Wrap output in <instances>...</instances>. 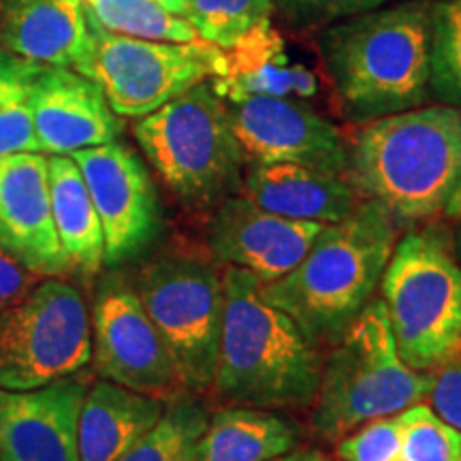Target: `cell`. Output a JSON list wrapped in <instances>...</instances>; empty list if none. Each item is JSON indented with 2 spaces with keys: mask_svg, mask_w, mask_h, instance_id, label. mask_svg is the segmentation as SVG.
I'll return each mask as SVG.
<instances>
[{
  "mask_svg": "<svg viewBox=\"0 0 461 461\" xmlns=\"http://www.w3.org/2000/svg\"><path fill=\"white\" fill-rule=\"evenodd\" d=\"M224 319L214 384L240 406L291 411L312 406L322 359L319 346L263 295V282L227 265Z\"/></svg>",
  "mask_w": 461,
  "mask_h": 461,
  "instance_id": "obj_1",
  "label": "cell"
},
{
  "mask_svg": "<svg viewBox=\"0 0 461 461\" xmlns=\"http://www.w3.org/2000/svg\"><path fill=\"white\" fill-rule=\"evenodd\" d=\"M431 5L411 0L321 28L319 50L353 122L408 112L429 99Z\"/></svg>",
  "mask_w": 461,
  "mask_h": 461,
  "instance_id": "obj_2",
  "label": "cell"
},
{
  "mask_svg": "<svg viewBox=\"0 0 461 461\" xmlns=\"http://www.w3.org/2000/svg\"><path fill=\"white\" fill-rule=\"evenodd\" d=\"M459 176L461 107L420 105L370 120L348 143V182L397 222L442 212Z\"/></svg>",
  "mask_w": 461,
  "mask_h": 461,
  "instance_id": "obj_3",
  "label": "cell"
},
{
  "mask_svg": "<svg viewBox=\"0 0 461 461\" xmlns=\"http://www.w3.org/2000/svg\"><path fill=\"white\" fill-rule=\"evenodd\" d=\"M397 233L384 207L361 199L353 214L322 227L295 269L263 285V295L316 346L336 344L372 302Z\"/></svg>",
  "mask_w": 461,
  "mask_h": 461,
  "instance_id": "obj_4",
  "label": "cell"
},
{
  "mask_svg": "<svg viewBox=\"0 0 461 461\" xmlns=\"http://www.w3.org/2000/svg\"><path fill=\"white\" fill-rule=\"evenodd\" d=\"M431 387L434 372L402 361L383 299H374L322 361L312 429L325 440H339L367 420L423 402Z\"/></svg>",
  "mask_w": 461,
  "mask_h": 461,
  "instance_id": "obj_5",
  "label": "cell"
},
{
  "mask_svg": "<svg viewBox=\"0 0 461 461\" xmlns=\"http://www.w3.org/2000/svg\"><path fill=\"white\" fill-rule=\"evenodd\" d=\"M397 353L408 367L436 372L461 350V263L447 233L411 230L395 241L383 280Z\"/></svg>",
  "mask_w": 461,
  "mask_h": 461,
  "instance_id": "obj_6",
  "label": "cell"
},
{
  "mask_svg": "<svg viewBox=\"0 0 461 461\" xmlns=\"http://www.w3.org/2000/svg\"><path fill=\"white\" fill-rule=\"evenodd\" d=\"M135 140L160 180L190 205L224 201L244 182L246 152L210 79L140 118Z\"/></svg>",
  "mask_w": 461,
  "mask_h": 461,
  "instance_id": "obj_7",
  "label": "cell"
},
{
  "mask_svg": "<svg viewBox=\"0 0 461 461\" xmlns=\"http://www.w3.org/2000/svg\"><path fill=\"white\" fill-rule=\"evenodd\" d=\"M135 293L184 387H212L224 319L222 276L214 263L197 255L160 257L141 269Z\"/></svg>",
  "mask_w": 461,
  "mask_h": 461,
  "instance_id": "obj_8",
  "label": "cell"
},
{
  "mask_svg": "<svg viewBox=\"0 0 461 461\" xmlns=\"http://www.w3.org/2000/svg\"><path fill=\"white\" fill-rule=\"evenodd\" d=\"M92 359V322L84 297L65 280H45L0 312V387L41 389L73 376Z\"/></svg>",
  "mask_w": 461,
  "mask_h": 461,
  "instance_id": "obj_9",
  "label": "cell"
},
{
  "mask_svg": "<svg viewBox=\"0 0 461 461\" xmlns=\"http://www.w3.org/2000/svg\"><path fill=\"white\" fill-rule=\"evenodd\" d=\"M88 15V11H86ZM92 50L82 67L120 118H143L224 73V51L205 41L171 43L113 34L88 15Z\"/></svg>",
  "mask_w": 461,
  "mask_h": 461,
  "instance_id": "obj_10",
  "label": "cell"
},
{
  "mask_svg": "<svg viewBox=\"0 0 461 461\" xmlns=\"http://www.w3.org/2000/svg\"><path fill=\"white\" fill-rule=\"evenodd\" d=\"M92 355L103 378L137 393L173 400L184 387L140 295L120 280L103 285L96 295Z\"/></svg>",
  "mask_w": 461,
  "mask_h": 461,
  "instance_id": "obj_11",
  "label": "cell"
},
{
  "mask_svg": "<svg viewBox=\"0 0 461 461\" xmlns=\"http://www.w3.org/2000/svg\"><path fill=\"white\" fill-rule=\"evenodd\" d=\"M96 207L105 263L140 257L160 230V201L141 158L129 146L109 141L71 154Z\"/></svg>",
  "mask_w": 461,
  "mask_h": 461,
  "instance_id": "obj_12",
  "label": "cell"
},
{
  "mask_svg": "<svg viewBox=\"0 0 461 461\" xmlns=\"http://www.w3.org/2000/svg\"><path fill=\"white\" fill-rule=\"evenodd\" d=\"M224 105L252 163H291L346 176L348 141L303 103L288 96H235Z\"/></svg>",
  "mask_w": 461,
  "mask_h": 461,
  "instance_id": "obj_13",
  "label": "cell"
},
{
  "mask_svg": "<svg viewBox=\"0 0 461 461\" xmlns=\"http://www.w3.org/2000/svg\"><path fill=\"white\" fill-rule=\"evenodd\" d=\"M0 246L34 276L71 272L51 216L48 157L41 152L0 157Z\"/></svg>",
  "mask_w": 461,
  "mask_h": 461,
  "instance_id": "obj_14",
  "label": "cell"
},
{
  "mask_svg": "<svg viewBox=\"0 0 461 461\" xmlns=\"http://www.w3.org/2000/svg\"><path fill=\"white\" fill-rule=\"evenodd\" d=\"M322 227V222L276 216L244 194H230L221 201L210 246L224 265L246 269L267 285L303 261Z\"/></svg>",
  "mask_w": 461,
  "mask_h": 461,
  "instance_id": "obj_15",
  "label": "cell"
},
{
  "mask_svg": "<svg viewBox=\"0 0 461 461\" xmlns=\"http://www.w3.org/2000/svg\"><path fill=\"white\" fill-rule=\"evenodd\" d=\"M32 122L39 152L71 157L84 148L118 141L122 118L95 79L75 68L41 67L32 82Z\"/></svg>",
  "mask_w": 461,
  "mask_h": 461,
  "instance_id": "obj_16",
  "label": "cell"
},
{
  "mask_svg": "<svg viewBox=\"0 0 461 461\" xmlns=\"http://www.w3.org/2000/svg\"><path fill=\"white\" fill-rule=\"evenodd\" d=\"M79 380L62 378L32 391L0 387V461H79Z\"/></svg>",
  "mask_w": 461,
  "mask_h": 461,
  "instance_id": "obj_17",
  "label": "cell"
},
{
  "mask_svg": "<svg viewBox=\"0 0 461 461\" xmlns=\"http://www.w3.org/2000/svg\"><path fill=\"white\" fill-rule=\"evenodd\" d=\"M0 39L15 58L75 71L92 50L88 15L73 0H3Z\"/></svg>",
  "mask_w": 461,
  "mask_h": 461,
  "instance_id": "obj_18",
  "label": "cell"
},
{
  "mask_svg": "<svg viewBox=\"0 0 461 461\" xmlns=\"http://www.w3.org/2000/svg\"><path fill=\"white\" fill-rule=\"evenodd\" d=\"M240 190L246 199L276 216L322 224L344 221L361 203L346 176L291 163H255Z\"/></svg>",
  "mask_w": 461,
  "mask_h": 461,
  "instance_id": "obj_19",
  "label": "cell"
},
{
  "mask_svg": "<svg viewBox=\"0 0 461 461\" xmlns=\"http://www.w3.org/2000/svg\"><path fill=\"white\" fill-rule=\"evenodd\" d=\"M224 51V73L210 79L222 101L235 96H297L310 99L319 92L316 75L288 60L285 41L265 20Z\"/></svg>",
  "mask_w": 461,
  "mask_h": 461,
  "instance_id": "obj_20",
  "label": "cell"
},
{
  "mask_svg": "<svg viewBox=\"0 0 461 461\" xmlns=\"http://www.w3.org/2000/svg\"><path fill=\"white\" fill-rule=\"evenodd\" d=\"M165 402L101 380L84 397L77 423L79 461H118L152 429Z\"/></svg>",
  "mask_w": 461,
  "mask_h": 461,
  "instance_id": "obj_21",
  "label": "cell"
},
{
  "mask_svg": "<svg viewBox=\"0 0 461 461\" xmlns=\"http://www.w3.org/2000/svg\"><path fill=\"white\" fill-rule=\"evenodd\" d=\"M56 233L68 267L95 276L105 265V240L82 171L71 157H48Z\"/></svg>",
  "mask_w": 461,
  "mask_h": 461,
  "instance_id": "obj_22",
  "label": "cell"
},
{
  "mask_svg": "<svg viewBox=\"0 0 461 461\" xmlns=\"http://www.w3.org/2000/svg\"><path fill=\"white\" fill-rule=\"evenodd\" d=\"M299 429L276 411L222 408L199 438L194 461H269L297 447Z\"/></svg>",
  "mask_w": 461,
  "mask_h": 461,
  "instance_id": "obj_23",
  "label": "cell"
},
{
  "mask_svg": "<svg viewBox=\"0 0 461 461\" xmlns=\"http://www.w3.org/2000/svg\"><path fill=\"white\" fill-rule=\"evenodd\" d=\"M96 24L113 34L149 41H199L194 28L180 15H173L157 0H82Z\"/></svg>",
  "mask_w": 461,
  "mask_h": 461,
  "instance_id": "obj_24",
  "label": "cell"
},
{
  "mask_svg": "<svg viewBox=\"0 0 461 461\" xmlns=\"http://www.w3.org/2000/svg\"><path fill=\"white\" fill-rule=\"evenodd\" d=\"M210 417L199 403L171 400L148 429L118 461H194L199 438Z\"/></svg>",
  "mask_w": 461,
  "mask_h": 461,
  "instance_id": "obj_25",
  "label": "cell"
},
{
  "mask_svg": "<svg viewBox=\"0 0 461 461\" xmlns=\"http://www.w3.org/2000/svg\"><path fill=\"white\" fill-rule=\"evenodd\" d=\"M39 65L0 56V157L39 152L32 122V82Z\"/></svg>",
  "mask_w": 461,
  "mask_h": 461,
  "instance_id": "obj_26",
  "label": "cell"
},
{
  "mask_svg": "<svg viewBox=\"0 0 461 461\" xmlns=\"http://www.w3.org/2000/svg\"><path fill=\"white\" fill-rule=\"evenodd\" d=\"M429 96L461 107V0L431 5Z\"/></svg>",
  "mask_w": 461,
  "mask_h": 461,
  "instance_id": "obj_27",
  "label": "cell"
},
{
  "mask_svg": "<svg viewBox=\"0 0 461 461\" xmlns=\"http://www.w3.org/2000/svg\"><path fill=\"white\" fill-rule=\"evenodd\" d=\"M272 11L274 0H190L186 22L201 41L229 50Z\"/></svg>",
  "mask_w": 461,
  "mask_h": 461,
  "instance_id": "obj_28",
  "label": "cell"
},
{
  "mask_svg": "<svg viewBox=\"0 0 461 461\" xmlns=\"http://www.w3.org/2000/svg\"><path fill=\"white\" fill-rule=\"evenodd\" d=\"M397 417L402 442L389 461H461V429L442 420L431 406L419 402Z\"/></svg>",
  "mask_w": 461,
  "mask_h": 461,
  "instance_id": "obj_29",
  "label": "cell"
},
{
  "mask_svg": "<svg viewBox=\"0 0 461 461\" xmlns=\"http://www.w3.org/2000/svg\"><path fill=\"white\" fill-rule=\"evenodd\" d=\"M391 0H274V11L295 31H321L333 22L387 7Z\"/></svg>",
  "mask_w": 461,
  "mask_h": 461,
  "instance_id": "obj_30",
  "label": "cell"
},
{
  "mask_svg": "<svg viewBox=\"0 0 461 461\" xmlns=\"http://www.w3.org/2000/svg\"><path fill=\"white\" fill-rule=\"evenodd\" d=\"M402 442V425L397 414L378 417L359 425L338 440V457L342 461H389Z\"/></svg>",
  "mask_w": 461,
  "mask_h": 461,
  "instance_id": "obj_31",
  "label": "cell"
},
{
  "mask_svg": "<svg viewBox=\"0 0 461 461\" xmlns=\"http://www.w3.org/2000/svg\"><path fill=\"white\" fill-rule=\"evenodd\" d=\"M429 400L438 417L461 429V350L434 372Z\"/></svg>",
  "mask_w": 461,
  "mask_h": 461,
  "instance_id": "obj_32",
  "label": "cell"
},
{
  "mask_svg": "<svg viewBox=\"0 0 461 461\" xmlns=\"http://www.w3.org/2000/svg\"><path fill=\"white\" fill-rule=\"evenodd\" d=\"M32 288V272L0 246V312L20 302Z\"/></svg>",
  "mask_w": 461,
  "mask_h": 461,
  "instance_id": "obj_33",
  "label": "cell"
},
{
  "mask_svg": "<svg viewBox=\"0 0 461 461\" xmlns=\"http://www.w3.org/2000/svg\"><path fill=\"white\" fill-rule=\"evenodd\" d=\"M442 212H445V216L451 218V221L461 222V176H459L457 184H455L453 193L448 194V199H447L445 207H442Z\"/></svg>",
  "mask_w": 461,
  "mask_h": 461,
  "instance_id": "obj_34",
  "label": "cell"
},
{
  "mask_svg": "<svg viewBox=\"0 0 461 461\" xmlns=\"http://www.w3.org/2000/svg\"><path fill=\"white\" fill-rule=\"evenodd\" d=\"M269 461H336V459H331L330 455L321 451H295V448H293V451H288L285 455H280V457H274Z\"/></svg>",
  "mask_w": 461,
  "mask_h": 461,
  "instance_id": "obj_35",
  "label": "cell"
},
{
  "mask_svg": "<svg viewBox=\"0 0 461 461\" xmlns=\"http://www.w3.org/2000/svg\"><path fill=\"white\" fill-rule=\"evenodd\" d=\"M188 3H190V0H167V9H169L173 15H180V17H184V20H186Z\"/></svg>",
  "mask_w": 461,
  "mask_h": 461,
  "instance_id": "obj_36",
  "label": "cell"
},
{
  "mask_svg": "<svg viewBox=\"0 0 461 461\" xmlns=\"http://www.w3.org/2000/svg\"><path fill=\"white\" fill-rule=\"evenodd\" d=\"M453 248H455V255H457V261L461 263V229L457 230V235H455Z\"/></svg>",
  "mask_w": 461,
  "mask_h": 461,
  "instance_id": "obj_37",
  "label": "cell"
},
{
  "mask_svg": "<svg viewBox=\"0 0 461 461\" xmlns=\"http://www.w3.org/2000/svg\"><path fill=\"white\" fill-rule=\"evenodd\" d=\"M157 3H158V5H163V7L167 9V0H157ZM167 11H169V9H167Z\"/></svg>",
  "mask_w": 461,
  "mask_h": 461,
  "instance_id": "obj_38",
  "label": "cell"
},
{
  "mask_svg": "<svg viewBox=\"0 0 461 461\" xmlns=\"http://www.w3.org/2000/svg\"><path fill=\"white\" fill-rule=\"evenodd\" d=\"M73 3H82V0H73Z\"/></svg>",
  "mask_w": 461,
  "mask_h": 461,
  "instance_id": "obj_39",
  "label": "cell"
}]
</instances>
